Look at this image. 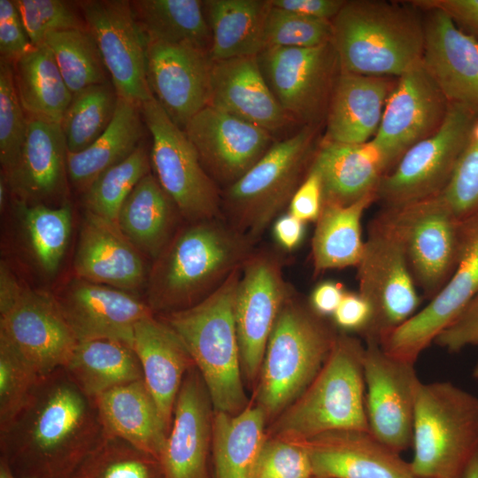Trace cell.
Here are the masks:
<instances>
[{"instance_id":"1","label":"cell","mask_w":478,"mask_h":478,"mask_svg":"<svg viewBox=\"0 0 478 478\" xmlns=\"http://www.w3.org/2000/svg\"><path fill=\"white\" fill-rule=\"evenodd\" d=\"M104 435L94 400L61 367L38 380L0 429V459L18 478H68Z\"/></svg>"},{"instance_id":"2","label":"cell","mask_w":478,"mask_h":478,"mask_svg":"<svg viewBox=\"0 0 478 478\" xmlns=\"http://www.w3.org/2000/svg\"><path fill=\"white\" fill-rule=\"evenodd\" d=\"M251 241L215 220L190 223L171 239L149 273L147 304L162 314L212 293L251 254Z\"/></svg>"},{"instance_id":"3","label":"cell","mask_w":478,"mask_h":478,"mask_svg":"<svg viewBox=\"0 0 478 478\" xmlns=\"http://www.w3.org/2000/svg\"><path fill=\"white\" fill-rule=\"evenodd\" d=\"M331 25L343 72L397 78L421 60L423 14L409 1H345Z\"/></svg>"},{"instance_id":"4","label":"cell","mask_w":478,"mask_h":478,"mask_svg":"<svg viewBox=\"0 0 478 478\" xmlns=\"http://www.w3.org/2000/svg\"><path fill=\"white\" fill-rule=\"evenodd\" d=\"M242 266L199 303L159 317L186 345L207 388L214 412L230 414L245 409L247 402L234 312Z\"/></svg>"},{"instance_id":"5","label":"cell","mask_w":478,"mask_h":478,"mask_svg":"<svg viewBox=\"0 0 478 478\" xmlns=\"http://www.w3.org/2000/svg\"><path fill=\"white\" fill-rule=\"evenodd\" d=\"M364 352L358 339L336 335L323 366L281 412L273 433L283 440L303 443L335 431L369 430Z\"/></svg>"},{"instance_id":"6","label":"cell","mask_w":478,"mask_h":478,"mask_svg":"<svg viewBox=\"0 0 478 478\" xmlns=\"http://www.w3.org/2000/svg\"><path fill=\"white\" fill-rule=\"evenodd\" d=\"M412 445L414 478H462L478 448V397L449 382H420Z\"/></svg>"},{"instance_id":"7","label":"cell","mask_w":478,"mask_h":478,"mask_svg":"<svg viewBox=\"0 0 478 478\" xmlns=\"http://www.w3.org/2000/svg\"><path fill=\"white\" fill-rule=\"evenodd\" d=\"M335 335L322 317L289 297L270 334L257 399L266 417L282 412L308 387L327 359Z\"/></svg>"},{"instance_id":"8","label":"cell","mask_w":478,"mask_h":478,"mask_svg":"<svg viewBox=\"0 0 478 478\" xmlns=\"http://www.w3.org/2000/svg\"><path fill=\"white\" fill-rule=\"evenodd\" d=\"M319 127L305 126L275 142L239 180L227 187L221 208L229 226L251 241L258 238L302 183Z\"/></svg>"},{"instance_id":"9","label":"cell","mask_w":478,"mask_h":478,"mask_svg":"<svg viewBox=\"0 0 478 478\" xmlns=\"http://www.w3.org/2000/svg\"><path fill=\"white\" fill-rule=\"evenodd\" d=\"M358 267V294L370 305L372 318L363 334L380 339L405 322L420 304L405 235L395 208L383 209L371 221Z\"/></svg>"},{"instance_id":"10","label":"cell","mask_w":478,"mask_h":478,"mask_svg":"<svg viewBox=\"0 0 478 478\" xmlns=\"http://www.w3.org/2000/svg\"><path fill=\"white\" fill-rule=\"evenodd\" d=\"M0 338L41 378L64 367L78 341L51 293L19 282L0 266Z\"/></svg>"},{"instance_id":"11","label":"cell","mask_w":478,"mask_h":478,"mask_svg":"<svg viewBox=\"0 0 478 478\" xmlns=\"http://www.w3.org/2000/svg\"><path fill=\"white\" fill-rule=\"evenodd\" d=\"M141 111L152 138L150 158L155 177L180 215L190 223L217 219L221 195L184 130L153 96L141 104Z\"/></svg>"},{"instance_id":"12","label":"cell","mask_w":478,"mask_h":478,"mask_svg":"<svg viewBox=\"0 0 478 478\" xmlns=\"http://www.w3.org/2000/svg\"><path fill=\"white\" fill-rule=\"evenodd\" d=\"M477 118L460 106L449 104L441 127L411 147L382 178L376 197L383 207H400L441 194Z\"/></svg>"},{"instance_id":"13","label":"cell","mask_w":478,"mask_h":478,"mask_svg":"<svg viewBox=\"0 0 478 478\" xmlns=\"http://www.w3.org/2000/svg\"><path fill=\"white\" fill-rule=\"evenodd\" d=\"M257 60L274 96L294 124L325 121L340 65L332 42L312 48L264 49Z\"/></svg>"},{"instance_id":"14","label":"cell","mask_w":478,"mask_h":478,"mask_svg":"<svg viewBox=\"0 0 478 478\" xmlns=\"http://www.w3.org/2000/svg\"><path fill=\"white\" fill-rule=\"evenodd\" d=\"M448 109V101L421 60L397 78L379 129L369 141L386 174L411 147L441 127Z\"/></svg>"},{"instance_id":"15","label":"cell","mask_w":478,"mask_h":478,"mask_svg":"<svg viewBox=\"0 0 478 478\" xmlns=\"http://www.w3.org/2000/svg\"><path fill=\"white\" fill-rule=\"evenodd\" d=\"M478 294V218L464 223L458 264L444 286L420 311L382 336L388 355L414 364Z\"/></svg>"},{"instance_id":"16","label":"cell","mask_w":478,"mask_h":478,"mask_svg":"<svg viewBox=\"0 0 478 478\" xmlns=\"http://www.w3.org/2000/svg\"><path fill=\"white\" fill-rule=\"evenodd\" d=\"M77 3L118 96L139 105L152 98L147 80V41L131 1Z\"/></svg>"},{"instance_id":"17","label":"cell","mask_w":478,"mask_h":478,"mask_svg":"<svg viewBox=\"0 0 478 478\" xmlns=\"http://www.w3.org/2000/svg\"><path fill=\"white\" fill-rule=\"evenodd\" d=\"M289 289L280 258L271 252L251 253L243 263L235 297V320L242 369L254 380Z\"/></svg>"},{"instance_id":"18","label":"cell","mask_w":478,"mask_h":478,"mask_svg":"<svg viewBox=\"0 0 478 478\" xmlns=\"http://www.w3.org/2000/svg\"><path fill=\"white\" fill-rule=\"evenodd\" d=\"M394 208L405 235L415 283L432 298L458 264L464 223L455 217L441 194Z\"/></svg>"},{"instance_id":"19","label":"cell","mask_w":478,"mask_h":478,"mask_svg":"<svg viewBox=\"0 0 478 478\" xmlns=\"http://www.w3.org/2000/svg\"><path fill=\"white\" fill-rule=\"evenodd\" d=\"M369 431L400 453L412 440L416 394L420 384L414 364L395 358L373 340L363 358Z\"/></svg>"},{"instance_id":"20","label":"cell","mask_w":478,"mask_h":478,"mask_svg":"<svg viewBox=\"0 0 478 478\" xmlns=\"http://www.w3.org/2000/svg\"><path fill=\"white\" fill-rule=\"evenodd\" d=\"M201 163L216 182L227 187L248 172L275 143L266 129L220 111L204 107L184 128Z\"/></svg>"},{"instance_id":"21","label":"cell","mask_w":478,"mask_h":478,"mask_svg":"<svg viewBox=\"0 0 478 478\" xmlns=\"http://www.w3.org/2000/svg\"><path fill=\"white\" fill-rule=\"evenodd\" d=\"M52 295L78 342L112 339L131 347L136 323L154 314L135 294L76 276Z\"/></svg>"},{"instance_id":"22","label":"cell","mask_w":478,"mask_h":478,"mask_svg":"<svg viewBox=\"0 0 478 478\" xmlns=\"http://www.w3.org/2000/svg\"><path fill=\"white\" fill-rule=\"evenodd\" d=\"M147 80L152 96L184 130L208 104L209 52L185 44L147 42Z\"/></svg>"},{"instance_id":"23","label":"cell","mask_w":478,"mask_h":478,"mask_svg":"<svg viewBox=\"0 0 478 478\" xmlns=\"http://www.w3.org/2000/svg\"><path fill=\"white\" fill-rule=\"evenodd\" d=\"M422 12L425 68L449 104L478 116V41L462 32L444 12Z\"/></svg>"},{"instance_id":"24","label":"cell","mask_w":478,"mask_h":478,"mask_svg":"<svg viewBox=\"0 0 478 478\" xmlns=\"http://www.w3.org/2000/svg\"><path fill=\"white\" fill-rule=\"evenodd\" d=\"M67 149L59 124L27 117L19 158L4 176L17 203L27 205L62 202L67 194Z\"/></svg>"},{"instance_id":"25","label":"cell","mask_w":478,"mask_h":478,"mask_svg":"<svg viewBox=\"0 0 478 478\" xmlns=\"http://www.w3.org/2000/svg\"><path fill=\"white\" fill-rule=\"evenodd\" d=\"M211 405L204 380L193 366L178 392L172 426L159 458L163 478H208L213 416Z\"/></svg>"},{"instance_id":"26","label":"cell","mask_w":478,"mask_h":478,"mask_svg":"<svg viewBox=\"0 0 478 478\" xmlns=\"http://www.w3.org/2000/svg\"><path fill=\"white\" fill-rule=\"evenodd\" d=\"M74 276L135 295L148 281L143 254L116 223L85 212L73 258Z\"/></svg>"},{"instance_id":"27","label":"cell","mask_w":478,"mask_h":478,"mask_svg":"<svg viewBox=\"0 0 478 478\" xmlns=\"http://www.w3.org/2000/svg\"><path fill=\"white\" fill-rule=\"evenodd\" d=\"M302 443L313 478H414L410 463L369 430L335 431Z\"/></svg>"},{"instance_id":"28","label":"cell","mask_w":478,"mask_h":478,"mask_svg":"<svg viewBox=\"0 0 478 478\" xmlns=\"http://www.w3.org/2000/svg\"><path fill=\"white\" fill-rule=\"evenodd\" d=\"M207 105L273 135L294 124L270 90L257 56L212 61Z\"/></svg>"},{"instance_id":"29","label":"cell","mask_w":478,"mask_h":478,"mask_svg":"<svg viewBox=\"0 0 478 478\" xmlns=\"http://www.w3.org/2000/svg\"><path fill=\"white\" fill-rule=\"evenodd\" d=\"M131 348L140 361L144 382L170 431L178 392L185 374L195 363L178 334L154 314L136 323Z\"/></svg>"},{"instance_id":"30","label":"cell","mask_w":478,"mask_h":478,"mask_svg":"<svg viewBox=\"0 0 478 478\" xmlns=\"http://www.w3.org/2000/svg\"><path fill=\"white\" fill-rule=\"evenodd\" d=\"M340 70L330 98L323 140L358 144L377 133L397 79Z\"/></svg>"},{"instance_id":"31","label":"cell","mask_w":478,"mask_h":478,"mask_svg":"<svg viewBox=\"0 0 478 478\" xmlns=\"http://www.w3.org/2000/svg\"><path fill=\"white\" fill-rule=\"evenodd\" d=\"M93 400L104 434L159 460L169 430L143 379L111 389Z\"/></svg>"},{"instance_id":"32","label":"cell","mask_w":478,"mask_h":478,"mask_svg":"<svg viewBox=\"0 0 478 478\" xmlns=\"http://www.w3.org/2000/svg\"><path fill=\"white\" fill-rule=\"evenodd\" d=\"M310 167L320 174L323 203L350 204L376 194L386 174L370 142L358 144L321 140Z\"/></svg>"},{"instance_id":"33","label":"cell","mask_w":478,"mask_h":478,"mask_svg":"<svg viewBox=\"0 0 478 478\" xmlns=\"http://www.w3.org/2000/svg\"><path fill=\"white\" fill-rule=\"evenodd\" d=\"M144 121L141 105L119 96L106 130L88 148L66 155L68 179L82 194L105 170L127 158L142 143Z\"/></svg>"},{"instance_id":"34","label":"cell","mask_w":478,"mask_h":478,"mask_svg":"<svg viewBox=\"0 0 478 478\" xmlns=\"http://www.w3.org/2000/svg\"><path fill=\"white\" fill-rule=\"evenodd\" d=\"M176 213L173 200L150 173L124 202L117 224L143 255L155 260L174 235Z\"/></svg>"},{"instance_id":"35","label":"cell","mask_w":478,"mask_h":478,"mask_svg":"<svg viewBox=\"0 0 478 478\" xmlns=\"http://www.w3.org/2000/svg\"><path fill=\"white\" fill-rule=\"evenodd\" d=\"M268 0H206L204 10L212 34V61L258 56L264 49Z\"/></svg>"},{"instance_id":"36","label":"cell","mask_w":478,"mask_h":478,"mask_svg":"<svg viewBox=\"0 0 478 478\" xmlns=\"http://www.w3.org/2000/svg\"><path fill=\"white\" fill-rule=\"evenodd\" d=\"M266 415L258 405L236 414L214 412L212 445L214 478H251L266 442Z\"/></svg>"},{"instance_id":"37","label":"cell","mask_w":478,"mask_h":478,"mask_svg":"<svg viewBox=\"0 0 478 478\" xmlns=\"http://www.w3.org/2000/svg\"><path fill=\"white\" fill-rule=\"evenodd\" d=\"M64 368L76 386L92 399L115 387L143 379L134 350L112 339L78 342Z\"/></svg>"},{"instance_id":"38","label":"cell","mask_w":478,"mask_h":478,"mask_svg":"<svg viewBox=\"0 0 478 478\" xmlns=\"http://www.w3.org/2000/svg\"><path fill=\"white\" fill-rule=\"evenodd\" d=\"M374 201L376 194L350 204L323 203L312 242L315 273L358 265L365 243L361 219Z\"/></svg>"},{"instance_id":"39","label":"cell","mask_w":478,"mask_h":478,"mask_svg":"<svg viewBox=\"0 0 478 478\" xmlns=\"http://www.w3.org/2000/svg\"><path fill=\"white\" fill-rule=\"evenodd\" d=\"M19 102L27 117L59 124L73 93L50 50L33 48L12 64Z\"/></svg>"},{"instance_id":"40","label":"cell","mask_w":478,"mask_h":478,"mask_svg":"<svg viewBox=\"0 0 478 478\" xmlns=\"http://www.w3.org/2000/svg\"><path fill=\"white\" fill-rule=\"evenodd\" d=\"M135 19L147 42L190 45L210 52L212 34L204 1H131Z\"/></svg>"},{"instance_id":"41","label":"cell","mask_w":478,"mask_h":478,"mask_svg":"<svg viewBox=\"0 0 478 478\" xmlns=\"http://www.w3.org/2000/svg\"><path fill=\"white\" fill-rule=\"evenodd\" d=\"M25 243L41 271L55 274L68 246L72 211L68 204L58 206L17 203Z\"/></svg>"},{"instance_id":"42","label":"cell","mask_w":478,"mask_h":478,"mask_svg":"<svg viewBox=\"0 0 478 478\" xmlns=\"http://www.w3.org/2000/svg\"><path fill=\"white\" fill-rule=\"evenodd\" d=\"M118 99L112 81L73 95L60 123L67 152L85 150L106 130L114 117Z\"/></svg>"},{"instance_id":"43","label":"cell","mask_w":478,"mask_h":478,"mask_svg":"<svg viewBox=\"0 0 478 478\" xmlns=\"http://www.w3.org/2000/svg\"><path fill=\"white\" fill-rule=\"evenodd\" d=\"M42 45L50 50L73 95L88 87L111 81L99 49L88 28L52 33Z\"/></svg>"},{"instance_id":"44","label":"cell","mask_w":478,"mask_h":478,"mask_svg":"<svg viewBox=\"0 0 478 478\" xmlns=\"http://www.w3.org/2000/svg\"><path fill=\"white\" fill-rule=\"evenodd\" d=\"M68 478H163V474L158 459L104 434Z\"/></svg>"},{"instance_id":"45","label":"cell","mask_w":478,"mask_h":478,"mask_svg":"<svg viewBox=\"0 0 478 478\" xmlns=\"http://www.w3.org/2000/svg\"><path fill=\"white\" fill-rule=\"evenodd\" d=\"M150 155L141 143L132 154L105 170L87 189L83 193L86 211L117 224L124 202L140 181L150 173Z\"/></svg>"},{"instance_id":"46","label":"cell","mask_w":478,"mask_h":478,"mask_svg":"<svg viewBox=\"0 0 478 478\" xmlns=\"http://www.w3.org/2000/svg\"><path fill=\"white\" fill-rule=\"evenodd\" d=\"M331 38L330 20L308 17L270 5L265 22V49L312 48L330 42Z\"/></svg>"},{"instance_id":"47","label":"cell","mask_w":478,"mask_h":478,"mask_svg":"<svg viewBox=\"0 0 478 478\" xmlns=\"http://www.w3.org/2000/svg\"><path fill=\"white\" fill-rule=\"evenodd\" d=\"M441 195L461 223L478 218V118Z\"/></svg>"},{"instance_id":"48","label":"cell","mask_w":478,"mask_h":478,"mask_svg":"<svg viewBox=\"0 0 478 478\" xmlns=\"http://www.w3.org/2000/svg\"><path fill=\"white\" fill-rule=\"evenodd\" d=\"M27 129V117L19 102L12 64L0 61V162L3 173L19 156Z\"/></svg>"},{"instance_id":"49","label":"cell","mask_w":478,"mask_h":478,"mask_svg":"<svg viewBox=\"0 0 478 478\" xmlns=\"http://www.w3.org/2000/svg\"><path fill=\"white\" fill-rule=\"evenodd\" d=\"M27 36L34 45H42L55 32L88 28L78 6L62 0H13Z\"/></svg>"},{"instance_id":"50","label":"cell","mask_w":478,"mask_h":478,"mask_svg":"<svg viewBox=\"0 0 478 478\" xmlns=\"http://www.w3.org/2000/svg\"><path fill=\"white\" fill-rule=\"evenodd\" d=\"M40 377L0 338V429L19 412Z\"/></svg>"},{"instance_id":"51","label":"cell","mask_w":478,"mask_h":478,"mask_svg":"<svg viewBox=\"0 0 478 478\" xmlns=\"http://www.w3.org/2000/svg\"><path fill=\"white\" fill-rule=\"evenodd\" d=\"M251 478H313L306 448L302 443L266 439Z\"/></svg>"},{"instance_id":"52","label":"cell","mask_w":478,"mask_h":478,"mask_svg":"<svg viewBox=\"0 0 478 478\" xmlns=\"http://www.w3.org/2000/svg\"><path fill=\"white\" fill-rule=\"evenodd\" d=\"M33 48L14 1L0 0L1 60L13 64Z\"/></svg>"},{"instance_id":"53","label":"cell","mask_w":478,"mask_h":478,"mask_svg":"<svg viewBox=\"0 0 478 478\" xmlns=\"http://www.w3.org/2000/svg\"><path fill=\"white\" fill-rule=\"evenodd\" d=\"M435 343L451 352L459 351L469 345H478V294L436 337Z\"/></svg>"},{"instance_id":"54","label":"cell","mask_w":478,"mask_h":478,"mask_svg":"<svg viewBox=\"0 0 478 478\" xmlns=\"http://www.w3.org/2000/svg\"><path fill=\"white\" fill-rule=\"evenodd\" d=\"M323 206V190L320 174L309 166L305 177L289 204V212L304 221H316Z\"/></svg>"},{"instance_id":"55","label":"cell","mask_w":478,"mask_h":478,"mask_svg":"<svg viewBox=\"0 0 478 478\" xmlns=\"http://www.w3.org/2000/svg\"><path fill=\"white\" fill-rule=\"evenodd\" d=\"M420 10L444 12L464 33L478 41V0H411Z\"/></svg>"},{"instance_id":"56","label":"cell","mask_w":478,"mask_h":478,"mask_svg":"<svg viewBox=\"0 0 478 478\" xmlns=\"http://www.w3.org/2000/svg\"><path fill=\"white\" fill-rule=\"evenodd\" d=\"M332 316L334 322L341 329L363 335L370 324L372 310L361 295L345 292Z\"/></svg>"},{"instance_id":"57","label":"cell","mask_w":478,"mask_h":478,"mask_svg":"<svg viewBox=\"0 0 478 478\" xmlns=\"http://www.w3.org/2000/svg\"><path fill=\"white\" fill-rule=\"evenodd\" d=\"M271 6L305 16L332 20L345 0H268Z\"/></svg>"},{"instance_id":"58","label":"cell","mask_w":478,"mask_h":478,"mask_svg":"<svg viewBox=\"0 0 478 478\" xmlns=\"http://www.w3.org/2000/svg\"><path fill=\"white\" fill-rule=\"evenodd\" d=\"M345 291L341 283L325 281L319 283L310 297V307L319 316L333 315Z\"/></svg>"},{"instance_id":"59","label":"cell","mask_w":478,"mask_h":478,"mask_svg":"<svg viewBox=\"0 0 478 478\" xmlns=\"http://www.w3.org/2000/svg\"><path fill=\"white\" fill-rule=\"evenodd\" d=\"M305 233V222L289 212L278 218L274 225V235L278 244L286 251L300 245Z\"/></svg>"},{"instance_id":"60","label":"cell","mask_w":478,"mask_h":478,"mask_svg":"<svg viewBox=\"0 0 478 478\" xmlns=\"http://www.w3.org/2000/svg\"><path fill=\"white\" fill-rule=\"evenodd\" d=\"M462 478H478V448L469 460Z\"/></svg>"},{"instance_id":"61","label":"cell","mask_w":478,"mask_h":478,"mask_svg":"<svg viewBox=\"0 0 478 478\" xmlns=\"http://www.w3.org/2000/svg\"><path fill=\"white\" fill-rule=\"evenodd\" d=\"M8 193H10L6 180L4 176L1 173L0 178V207L1 211H3L5 207Z\"/></svg>"},{"instance_id":"62","label":"cell","mask_w":478,"mask_h":478,"mask_svg":"<svg viewBox=\"0 0 478 478\" xmlns=\"http://www.w3.org/2000/svg\"><path fill=\"white\" fill-rule=\"evenodd\" d=\"M0 478H18L3 459H0Z\"/></svg>"},{"instance_id":"63","label":"cell","mask_w":478,"mask_h":478,"mask_svg":"<svg viewBox=\"0 0 478 478\" xmlns=\"http://www.w3.org/2000/svg\"><path fill=\"white\" fill-rule=\"evenodd\" d=\"M473 375L474 378L478 379V362L474 368Z\"/></svg>"}]
</instances>
